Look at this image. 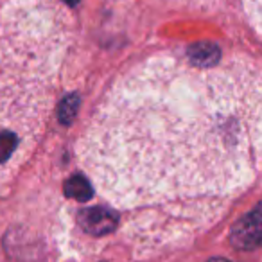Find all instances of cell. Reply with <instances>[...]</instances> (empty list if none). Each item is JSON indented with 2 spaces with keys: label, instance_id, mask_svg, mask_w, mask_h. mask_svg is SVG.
<instances>
[{
  "label": "cell",
  "instance_id": "1",
  "mask_svg": "<svg viewBox=\"0 0 262 262\" xmlns=\"http://www.w3.org/2000/svg\"><path fill=\"white\" fill-rule=\"evenodd\" d=\"M79 157L101 196L144 217L146 233L208 225L262 171L260 67L151 56L106 92Z\"/></svg>",
  "mask_w": 262,
  "mask_h": 262
},
{
  "label": "cell",
  "instance_id": "2",
  "mask_svg": "<svg viewBox=\"0 0 262 262\" xmlns=\"http://www.w3.org/2000/svg\"><path fill=\"white\" fill-rule=\"evenodd\" d=\"M58 51L47 27L27 18L0 34V174L43 126Z\"/></svg>",
  "mask_w": 262,
  "mask_h": 262
},
{
  "label": "cell",
  "instance_id": "3",
  "mask_svg": "<svg viewBox=\"0 0 262 262\" xmlns=\"http://www.w3.org/2000/svg\"><path fill=\"white\" fill-rule=\"evenodd\" d=\"M230 244L241 251H250L262 246V201L232 226Z\"/></svg>",
  "mask_w": 262,
  "mask_h": 262
},
{
  "label": "cell",
  "instance_id": "4",
  "mask_svg": "<svg viewBox=\"0 0 262 262\" xmlns=\"http://www.w3.org/2000/svg\"><path fill=\"white\" fill-rule=\"evenodd\" d=\"M79 225L92 235H104L119 226V215L106 207H92L79 214Z\"/></svg>",
  "mask_w": 262,
  "mask_h": 262
},
{
  "label": "cell",
  "instance_id": "5",
  "mask_svg": "<svg viewBox=\"0 0 262 262\" xmlns=\"http://www.w3.org/2000/svg\"><path fill=\"white\" fill-rule=\"evenodd\" d=\"M185 54L190 63L196 67H212L221 61V49L212 41H198V43L189 45Z\"/></svg>",
  "mask_w": 262,
  "mask_h": 262
},
{
  "label": "cell",
  "instance_id": "6",
  "mask_svg": "<svg viewBox=\"0 0 262 262\" xmlns=\"http://www.w3.org/2000/svg\"><path fill=\"white\" fill-rule=\"evenodd\" d=\"M92 185L84 176L81 174H76L67 182L65 185V194L72 200H77V201H88L92 198Z\"/></svg>",
  "mask_w": 262,
  "mask_h": 262
},
{
  "label": "cell",
  "instance_id": "7",
  "mask_svg": "<svg viewBox=\"0 0 262 262\" xmlns=\"http://www.w3.org/2000/svg\"><path fill=\"white\" fill-rule=\"evenodd\" d=\"M77 108H79V97H77L76 94L65 97L61 104H59V110H58L59 120H61L63 124H70L74 120V117H76Z\"/></svg>",
  "mask_w": 262,
  "mask_h": 262
},
{
  "label": "cell",
  "instance_id": "8",
  "mask_svg": "<svg viewBox=\"0 0 262 262\" xmlns=\"http://www.w3.org/2000/svg\"><path fill=\"white\" fill-rule=\"evenodd\" d=\"M208 262H232V260H228V258H223V257H214V258H210Z\"/></svg>",
  "mask_w": 262,
  "mask_h": 262
},
{
  "label": "cell",
  "instance_id": "9",
  "mask_svg": "<svg viewBox=\"0 0 262 262\" xmlns=\"http://www.w3.org/2000/svg\"><path fill=\"white\" fill-rule=\"evenodd\" d=\"M65 2H69L70 6H74V4H76V2H79V0H65Z\"/></svg>",
  "mask_w": 262,
  "mask_h": 262
}]
</instances>
